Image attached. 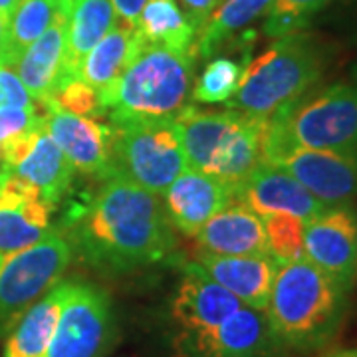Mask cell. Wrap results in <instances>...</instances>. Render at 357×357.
<instances>
[{"instance_id": "37", "label": "cell", "mask_w": 357, "mask_h": 357, "mask_svg": "<svg viewBox=\"0 0 357 357\" xmlns=\"http://www.w3.org/2000/svg\"><path fill=\"white\" fill-rule=\"evenodd\" d=\"M321 357H357V349H332Z\"/></svg>"}, {"instance_id": "4", "label": "cell", "mask_w": 357, "mask_h": 357, "mask_svg": "<svg viewBox=\"0 0 357 357\" xmlns=\"http://www.w3.org/2000/svg\"><path fill=\"white\" fill-rule=\"evenodd\" d=\"M192 56L141 40L117 82L100 93L102 112L109 121L173 119L191 100Z\"/></svg>"}, {"instance_id": "16", "label": "cell", "mask_w": 357, "mask_h": 357, "mask_svg": "<svg viewBox=\"0 0 357 357\" xmlns=\"http://www.w3.org/2000/svg\"><path fill=\"white\" fill-rule=\"evenodd\" d=\"M165 197V213L173 229L185 236H197L204 222L234 201V189L201 171L187 169L178 175Z\"/></svg>"}, {"instance_id": "10", "label": "cell", "mask_w": 357, "mask_h": 357, "mask_svg": "<svg viewBox=\"0 0 357 357\" xmlns=\"http://www.w3.org/2000/svg\"><path fill=\"white\" fill-rule=\"evenodd\" d=\"M304 258L345 290L357 280V215L349 204L328 206L304 222Z\"/></svg>"}, {"instance_id": "29", "label": "cell", "mask_w": 357, "mask_h": 357, "mask_svg": "<svg viewBox=\"0 0 357 357\" xmlns=\"http://www.w3.org/2000/svg\"><path fill=\"white\" fill-rule=\"evenodd\" d=\"M332 0H274L266 13L264 34L278 40L302 32L307 22L324 10Z\"/></svg>"}, {"instance_id": "30", "label": "cell", "mask_w": 357, "mask_h": 357, "mask_svg": "<svg viewBox=\"0 0 357 357\" xmlns=\"http://www.w3.org/2000/svg\"><path fill=\"white\" fill-rule=\"evenodd\" d=\"M268 252L278 262H294L304 258V220L292 215L264 217Z\"/></svg>"}, {"instance_id": "7", "label": "cell", "mask_w": 357, "mask_h": 357, "mask_svg": "<svg viewBox=\"0 0 357 357\" xmlns=\"http://www.w3.org/2000/svg\"><path fill=\"white\" fill-rule=\"evenodd\" d=\"M109 171L163 195L189 169L175 119L109 121Z\"/></svg>"}, {"instance_id": "25", "label": "cell", "mask_w": 357, "mask_h": 357, "mask_svg": "<svg viewBox=\"0 0 357 357\" xmlns=\"http://www.w3.org/2000/svg\"><path fill=\"white\" fill-rule=\"evenodd\" d=\"M52 208L42 199L0 204V256L13 255L50 232Z\"/></svg>"}, {"instance_id": "33", "label": "cell", "mask_w": 357, "mask_h": 357, "mask_svg": "<svg viewBox=\"0 0 357 357\" xmlns=\"http://www.w3.org/2000/svg\"><path fill=\"white\" fill-rule=\"evenodd\" d=\"M36 107L34 98L28 93L20 76L13 70V66H0V107Z\"/></svg>"}, {"instance_id": "11", "label": "cell", "mask_w": 357, "mask_h": 357, "mask_svg": "<svg viewBox=\"0 0 357 357\" xmlns=\"http://www.w3.org/2000/svg\"><path fill=\"white\" fill-rule=\"evenodd\" d=\"M177 357H280L284 347L270 328L266 312L238 307L213 332L175 340Z\"/></svg>"}, {"instance_id": "3", "label": "cell", "mask_w": 357, "mask_h": 357, "mask_svg": "<svg viewBox=\"0 0 357 357\" xmlns=\"http://www.w3.org/2000/svg\"><path fill=\"white\" fill-rule=\"evenodd\" d=\"M294 147L357 153V84L310 89L266 121L260 163L274 165Z\"/></svg>"}, {"instance_id": "13", "label": "cell", "mask_w": 357, "mask_h": 357, "mask_svg": "<svg viewBox=\"0 0 357 357\" xmlns=\"http://www.w3.org/2000/svg\"><path fill=\"white\" fill-rule=\"evenodd\" d=\"M326 206L357 199V153L294 147L274 163Z\"/></svg>"}, {"instance_id": "17", "label": "cell", "mask_w": 357, "mask_h": 357, "mask_svg": "<svg viewBox=\"0 0 357 357\" xmlns=\"http://www.w3.org/2000/svg\"><path fill=\"white\" fill-rule=\"evenodd\" d=\"M197 264L243 304L266 312L280 264L270 255L220 256L201 252Z\"/></svg>"}, {"instance_id": "9", "label": "cell", "mask_w": 357, "mask_h": 357, "mask_svg": "<svg viewBox=\"0 0 357 357\" xmlns=\"http://www.w3.org/2000/svg\"><path fill=\"white\" fill-rule=\"evenodd\" d=\"M114 337L112 300L102 288L72 282L44 357H103Z\"/></svg>"}, {"instance_id": "31", "label": "cell", "mask_w": 357, "mask_h": 357, "mask_svg": "<svg viewBox=\"0 0 357 357\" xmlns=\"http://www.w3.org/2000/svg\"><path fill=\"white\" fill-rule=\"evenodd\" d=\"M52 100L58 103L62 109H66V112L84 115V117H89V115H96L102 112L98 91L93 88H89L88 84L82 82L79 77L64 82L60 88L56 89Z\"/></svg>"}, {"instance_id": "22", "label": "cell", "mask_w": 357, "mask_h": 357, "mask_svg": "<svg viewBox=\"0 0 357 357\" xmlns=\"http://www.w3.org/2000/svg\"><path fill=\"white\" fill-rule=\"evenodd\" d=\"M115 20L117 13L109 0H74L70 4L66 20L64 72L60 86L77 77L82 60L114 28Z\"/></svg>"}, {"instance_id": "28", "label": "cell", "mask_w": 357, "mask_h": 357, "mask_svg": "<svg viewBox=\"0 0 357 357\" xmlns=\"http://www.w3.org/2000/svg\"><path fill=\"white\" fill-rule=\"evenodd\" d=\"M246 64L220 56L204 66L201 76L195 79L191 100L197 103L230 102L243 84Z\"/></svg>"}, {"instance_id": "15", "label": "cell", "mask_w": 357, "mask_h": 357, "mask_svg": "<svg viewBox=\"0 0 357 357\" xmlns=\"http://www.w3.org/2000/svg\"><path fill=\"white\" fill-rule=\"evenodd\" d=\"M234 199L262 218L270 215H292L307 222L328 208L290 173L270 163H258L255 171L238 187H234Z\"/></svg>"}, {"instance_id": "1", "label": "cell", "mask_w": 357, "mask_h": 357, "mask_svg": "<svg viewBox=\"0 0 357 357\" xmlns=\"http://www.w3.org/2000/svg\"><path fill=\"white\" fill-rule=\"evenodd\" d=\"M72 246L98 270L123 274L173 255L177 238L159 195L107 173L72 217Z\"/></svg>"}, {"instance_id": "20", "label": "cell", "mask_w": 357, "mask_h": 357, "mask_svg": "<svg viewBox=\"0 0 357 357\" xmlns=\"http://www.w3.org/2000/svg\"><path fill=\"white\" fill-rule=\"evenodd\" d=\"M66 20L64 13L54 24L26 48L16 60L18 76L28 93L40 103L50 100L62 82L66 54Z\"/></svg>"}, {"instance_id": "21", "label": "cell", "mask_w": 357, "mask_h": 357, "mask_svg": "<svg viewBox=\"0 0 357 357\" xmlns=\"http://www.w3.org/2000/svg\"><path fill=\"white\" fill-rule=\"evenodd\" d=\"M70 292L72 282H60L28 307L8 333L4 357H44Z\"/></svg>"}, {"instance_id": "8", "label": "cell", "mask_w": 357, "mask_h": 357, "mask_svg": "<svg viewBox=\"0 0 357 357\" xmlns=\"http://www.w3.org/2000/svg\"><path fill=\"white\" fill-rule=\"evenodd\" d=\"M72 258V243L54 230L28 248L0 256V333L10 332L28 307L60 284Z\"/></svg>"}, {"instance_id": "6", "label": "cell", "mask_w": 357, "mask_h": 357, "mask_svg": "<svg viewBox=\"0 0 357 357\" xmlns=\"http://www.w3.org/2000/svg\"><path fill=\"white\" fill-rule=\"evenodd\" d=\"M324 70L326 50L318 40L304 32L288 34L246 64L241 89L227 105L268 119L316 88Z\"/></svg>"}, {"instance_id": "18", "label": "cell", "mask_w": 357, "mask_h": 357, "mask_svg": "<svg viewBox=\"0 0 357 357\" xmlns=\"http://www.w3.org/2000/svg\"><path fill=\"white\" fill-rule=\"evenodd\" d=\"M203 252L220 256H252L268 252L264 220L241 201H232L199 230Z\"/></svg>"}, {"instance_id": "38", "label": "cell", "mask_w": 357, "mask_h": 357, "mask_svg": "<svg viewBox=\"0 0 357 357\" xmlns=\"http://www.w3.org/2000/svg\"><path fill=\"white\" fill-rule=\"evenodd\" d=\"M16 4H18V0H0V14L10 16Z\"/></svg>"}, {"instance_id": "12", "label": "cell", "mask_w": 357, "mask_h": 357, "mask_svg": "<svg viewBox=\"0 0 357 357\" xmlns=\"http://www.w3.org/2000/svg\"><path fill=\"white\" fill-rule=\"evenodd\" d=\"M243 302L215 282L197 262L183 266V276L171 302V316L177 326V337H197L213 332Z\"/></svg>"}, {"instance_id": "35", "label": "cell", "mask_w": 357, "mask_h": 357, "mask_svg": "<svg viewBox=\"0 0 357 357\" xmlns=\"http://www.w3.org/2000/svg\"><path fill=\"white\" fill-rule=\"evenodd\" d=\"M109 2L114 4L115 13L121 18V22L135 28V20L147 0H109Z\"/></svg>"}, {"instance_id": "14", "label": "cell", "mask_w": 357, "mask_h": 357, "mask_svg": "<svg viewBox=\"0 0 357 357\" xmlns=\"http://www.w3.org/2000/svg\"><path fill=\"white\" fill-rule=\"evenodd\" d=\"M42 107L44 128L72 167L84 175L105 177L109 171V126H102L91 117L70 114L52 98L42 102Z\"/></svg>"}, {"instance_id": "32", "label": "cell", "mask_w": 357, "mask_h": 357, "mask_svg": "<svg viewBox=\"0 0 357 357\" xmlns=\"http://www.w3.org/2000/svg\"><path fill=\"white\" fill-rule=\"evenodd\" d=\"M44 121V115L36 112V107H0V143L22 135Z\"/></svg>"}, {"instance_id": "2", "label": "cell", "mask_w": 357, "mask_h": 357, "mask_svg": "<svg viewBox=\"0 0 357 357\" xmlns=\"http://www.w3.org/2000/svg\"><path fill=\"white\" fill-rule=\"evenodd\" d=\"M349 307V290L306 258L280 264L266 316L284 349L310 354L337 335Z\"/></svg>"}, {"instance_id": "5", "label": "cell", "mask_w": 357, "mask_h": 357, "mask_svg": "<svg viewBox=\"0 0 357 357\" xmlns=\"http://www.w3.org/2000/svg\"><path fill=\"white\" fill-rule=\"evenodd\" d=\"M187 163L195 171L238 187L262 159L268 119L241 109H201L185 105L175 117Z\"/></svg>"}, {"instance_id": "26", "label": "cell", "mask_w": 357, "mask_h": 357, "mask_svg": "<svg viewBox=\"0 0 357 357\" xmlns=\"http://www.w3.org/2000/svg\"><path fill=\"white\" fill-rule=\"evenodd\" d=\"M272 2L274 0H222L199 30V38L192 48L195 54L199 58H211L238 30L266 14Z\"/></svg>"}, {"instance_id": "27", "label": "cell", "mask_w": 357, "mask_h": 357, "mask_svg": "<svg viewBox=\"0 0 357 357\" xmlns=\"http://www.w3.org/2000/svg\"><path fill=\"white\" fill-rule=\"evenodd\" d=\"M68 13L58 0H18L8 16V66L16 64L20 54Z\"/></svg>"}, {"instance_id": "39", "label": "cell", "mask_w": 357, "mask_h": 357, "mask_svg": "<svg viewBox=\"0 0 357 357\" xmlns=\"http://www.w3.org/2000/svg\"><path fill=\"white\" fill-rule=\"evenodd\" d=\"M58 2H60L62 6H66V8H70V4H72L74 0H58Z\"/></svg>"}, {"instance_id": "19", "label": "cell", "mask_w": 357, "mask_h": 357, "mask_svg": "<svg viewBox=\"0 0 357 357\" xmlns=\"http://www.w3.org/2000/svg\"><path fill=\"white\" fill-rule=\"evenodd\" d=\"M8 173L32 187L40 195V199L54 208L70 189L76 169L42 126L30 151L22 157L20 163L8 169Z\"/></svg>"}, {"instance_id": "34", "label": "cell", "mask_w": 357, "mask_h": 357, "mask_svg": "<svg viewBox=\"0 0 357 357\" xmlns=\"http://www.w3.org/2000/svg\"><path fill=\"white\" fill-rule=\"evenodd\" d=\"M181 2H183V6L187 8L185 13L191 16L192 22H195L197 28L201 30L204 22H206V18L217 10L218 4H220L222 0H181Z\"/></svg>"}, {"instance_id": "23", "label": "cell", "mask_w": 357, "mask_h": 357, "mask_svg": "<svg viewBox=\"0 0 357 357\" xmlns=\"http://www.w3.org/2000/svg\"><path fill=\"white\" fill-rule=\"evenodd\" d=\"M139 42L141 38L137 36L135 28L128 24H115L82 60L77 77L86 82L89 88L96 89L98 96L107 91L126 70Z\"/></svg>"}, {"instance_id": "36", "label": "cell", "mask_w": 357, "mask_h": 357, "mask_svg": "<svg viewBox=\"0 0 357 357\" xmlns=\"http://www.w3.org/2000/svg\"><path fill=\"white\" fill-rule=\"evenodd\" d=\"M0 66H8V16L0 14Z\"/></svg>"}, {"instance_id": "24", "label": "cell", "mask_w": 357, "mask_h": 357, "mask_svg": "<svg viewBox=\"0 0 357 357\" xmlns=\"http://www.w3.org/2000/svg\"><path fill=\"white\" fill-rule=\"evenodd\" d=\"M135 32L145 44L195 54L199 28L177 0H147L135 20Z\"/></svg>"}]
</instances>
